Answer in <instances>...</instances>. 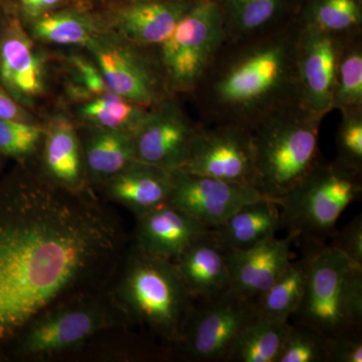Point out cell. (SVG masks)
<instances>
[{
    "label": "cell",
    "mask_w": 362,
    "mask_h": 362,
    "mask_svg": "<svg viewBox=\"0 0 362 362\" xmlns=\"http://www.w3.org/2000/svg\"><path fill=\"white\" fill-rule=\"evenodd\" d=\"M127 235L92 192L42 180L0 187V361L35 317L110 282Z\"/></svg>",
    "instance_id": "6da1fadb"
},
{
    "label": "cell",
    "mask_w": 362,
    "mask_h": 362,
    "mask_svg": "<svg viewBox=\"0 0 362 362\" xmlns=\"http://www.w3.org/2000/svg\"><path fill=\"white\" fill-rule=\"evenodd\" d=\"M299 16L256 37L228 40L192 96L202 124L250 129L269 112L299 102L296 44Z\"/></svg>",
    "instance_id": "7a4b0ae2"
},
{
    "label": "cell",
    "mask_w": 362,
    "mask_h": 362,
    "mask_svg": "<svg viewBox=\"0 0 362 362\" xmlns=\"http://www.w3.org/2000/svg\"><path fill=\"white\" fill-rule=\"evenodd\" d=\"M130 328L139 327L158 340L173 357L197 298L183 282L175 264L126 246L107 286Z\"/></svg>",
    "instance_id": "3957f363"
},
{
    "label": "cell",
    "mask_w": 362,
    "mask_h": 362,
    "mask_svg": "<svg viewBox=\"0 0 362 362\" xmlns=\"http://www.w3.org/2000/svg\"><path fill=\"white\" fill-rule=\"evenodd\" d=\"M322 119L295 102L269 112L252 124L254 187L264 197L279 202L321 161Z\"/></svg>",
    "instance_id": "277c9868"
},
{
    "label": "cell",
    "mask_w": 362,
    "mask_h": 362,
    "mask_svg": "<svg viewBox=\"0 0 362 362\" xmlns=\"http://www.w3.org/2000/svg\"><path fill=\"white\" fill-rule=\"evenodd\" d=\"M130 328L107 287L74 295L28 324L6 361H49L73 356L105 331Z\"/></svg>",
    "instance_id": "5b68a950"
},
{
    "label": "cell",
    "mask_w": 362,
    "mask_h": 362,
    "mask_svg": "<svg viewBox=\"0 0 362 362\" xmlns=\"http://www.w3.org/2000/svg\"><path fill=\"white\" fill-rule=\"evenodd\" d=\"M308 252V277L292 323L327 337L362 329V266L325 244H303Z\"/></svg>",
    "instance_id": "8992f818"
},
{
    "label": "cell",
    "mask_w": 362,
    "mask_h": 362,
    "mask_svg": "<svg viewBox=\"0 0 362 362\" xmlns=\"http://www.w3.org/2000/svg\"><path fill=\"white\" fill-rule=\"evenodd\" d=\"M361 175L335 159L319 162L279 201L283 228L303 244H325L343 211L361 197Z\"/></svg>",
    "instance_id": "52a82bcc"
},
{
    "label": "cell",
    "mask_w": 362,
    "mask_h": 362,
    "mask_svg": "<svg viewBox=\"0 0 362 362\" xmlns=\"http://www.w3.org/2000/svg\"><path fill=\"white\" fill-rule=\"evenodd\" d=\"M218 0H195L159 47L168 89L192 94L226 42Z\"/></svg>",
    "instance_id": "ba28073f"
},
{
    "label": "cell",
    "mask_w": 362,
    "mask_h": 362,
    "mask_svg": "<svg viewBox=\"0 0 362 362\" xmlns=\"http://www.w3.org/2000/svg\"><path fill=\"white\" fill-rule=\"evenodd\" d=\"M256 314L254 303L228 290L197 300L173 357L187 362H226L233 344Z\"/></svg>",
    "instance_id": "9c48e42d"
},
{
    "label": "cell",
    "mask_w": 362,
    "mask_h": 362,
    "mask_svg": "<svg viewBox=\"0 0 362 362\" xmlns=\"http://www.w3.org/2000/svg\"><path fill=\"white\" fill-rule=\"evenodd\" d=\"M180 170L255 187L251 131L230 124H199Z\"/></svg>",
    "instance_id": "30bf717a"
},
{
    "label": "cell",
    "mask_w": 362,
    "mask_h": 362,
    "mask_svg": "<svg viewBox=\"0 0 362 362\" xmlns=\"http://www.w3.org/2000/svg\"><path fill=\"white\" fill-rule=\"evenodd\" d=\"M299 21L296 44L299 103L324 118L332 111L338 59L350 35L323 32L300 18Z\"/></svg>",
    "instance_id": "8fae6325"
},
{
    "label": "cell",
    "mask_w": 362,
    "mask_h": 362,
    "mask_svg": "<svg viewBox=\"0 0 362 362\" xmlns=\"http://www.w3.org/2000/svg\"><path fill=\"white\" fill-rule=\"evenodd\" d=\"M173 185L168 202L206 228H216L240 206L263 199L251 185L173 171Z\"/></svg>",
    "instance_id": "7c38bea8"
},
{
    "label": "cell",
    "mask_w": 362,
    "mask_h": 362,
    "mask_svg": "<svg viewBox=\"0 0 362 362\" xmlns=\"http://www.w3.org/2000/svg\"><path fill=\"white\" fill-rule=\"evenodd\" d=\"M156 107L133 135L136 159L177 170L187 161L199 125L190 122L171 102L162 101Z\"/></svg>",
    "instance_id": "4fadbf2b"
},
{
    "label": "cell",
    "mask_w": 362,
    "mask_h": 362,
    "mask_svg": "<svg viewBox=\"0 0 362 362\" xmlns=\"http://www.w3.org/2000/svg\"><path fill=\"white\" fill-rule=\"evenodd\" d=\"M100 70L112 94L142 107H154L165 99V80L142 54L123 47L106 45L96 49Z\"/></svg>",
    "instance_id": "5bb4252c"
},
{
    "label": "cell",
    "mask_w": 362,
    "mask_h": 362,
    "mask_svg": "<svg viewBox=\"0 0 362 362\" xmlns=\"http://www.w3.org/2000/svg\"><path fill=\"white\" fill-rule=\"evenodd\" d=\"M298 240L295 233L283 239L277 235L246 250H226L230 288L240 296L254 301L285 271L291 258V247Z\"/></svg>",
    "instance_id": "9a60e30c"
},
{
    "label": "cell",
    "mask_w": 362,
    "mask_h": 362,
    "mask_svg": "<svg viewBox=\"0 0 362 362\" xmlns=\"http://www.w3.org/2000/svg\"><path fill=\"white\" fill-rule=\"evenodd\" d=\"M135 218L132 242L143 251L171 262L209 230L168 202L136 214Z\"/></svg>",
    "instance_id": "2e32d148"
},
{
    "label": "cell",
    "mask_w": 362,
    "mask_h": 362,
    "mask_svg": "<svg viewBox=\"0 0 362 362\" xmlns=\"http://www.w3.org/2000/svg\"><path fill=\"white\" fill-rule=\"evenodd\" d=\"M173 263L197 300L218 296L230 288L226 250L214 238L211 228Z\"/></svg>",
    "instance_id": "e0dca14e"
},
{
    "label": "cell",
    "mask_w": 362,
    "mask_h": 362,
    "mask_svg": "<svg viewBox=\"0 0 362 362\" xmlns=\"http://www.w3.org/2000/svg\"><path fill=\"white\" fill-rule=\"evenodd\" d=\"M103 185L107 199L136 216L168 201L173 185V171L136 160Z\"/></svg>",
    "instance_id": "ac0fdd59"
},
{
    "label": "cell",
    "mask_w": 362,
    "mask_h": 362,
    "mask_svg": "<svg viewBox=\"0 0 362 362\" xmlns=\"http://www.w3.org/2000/svg\"><path fill=\"white\" fill-rule=\"evenodd\" d=\"M283 228L278 202L259 199L240 206L221 225L211 228L226 250H246L277 235Z\"/></svg>",
    "instance_id": "d6986e66"
},
{
    "label": "cell",
    "mask_w": 362,
    "mask_h": 362,
    "mask_svg": "<svg viewBox=\"0 0 362 362\" xmlns=\"http://www.w3.org/2000/svg\"><path fill=\"white\" fill-rule=\"evenodd\" d=\"M195 0H145L124 9L119 26L125 37L139 45L153 47L173 35Z\"/></svg>",
    "instance_id": "ffe728a7"
},
{
    "label": "cell",
    "mask_w": 362,
    "mask_h": 362,
    "mask_svg": "<svg viewBox=\"0 0 362 362\" xmlns=\"http://www.w3.org/2000/svg\"><path fill=\"white\" fill-rule=\"evenodd\" d=\"M228 40L256 37L297 16L290 0H218Z\"/></svg>",
    "instance_id": "44dd1931"
},
{
    "label": "cell",
    "mask_w": 362,
    "mask_h": 362,
    "mask_svg": "<svg viewBox=\"0 0 362 362\" xmlns=\"http://www.w3.org/2000/svg\"><path fill=\"white\" fill-rule=\"evenodd\" d=\"M44 165L45 180L52 185L70 192H87L84 153L69 124H58L45 136Z\"/></svg>",
    "instance_id": "7402d4cb"
},
{
    "label": "cell",
    "mask_w": 362,
    "mask_h": 362,
    "mask_svg": "<svg viewBox=\"0 0 362 362\" xmlns=\"http://www.w3.org/2000/svg\"><path fill=\"white\" fill-rule=\"evenodd\" d=\"M0 76L18 98L35 96L42 89V65L20 25L11 26L0 42Z\"/></svg>",
    "instance_id": "603a6c76"
},
{
    "label": "cell",
    "mask_w": 362,
    "mask_h": 362,
    "mask_svg": "<svg viewBox=\"0 0 362 362\" xmlns=\"http://www.w3.org/2000/svg\"><path fill=\"white\" fill-rule=\"evenodd\" d=\"M84 160L88 175L104 183L137 160L133 135L120 130L97 132L86 142Z\"/></svg>",
    "instance_id": "cb8c5ba5"
},
{
    "label": "cell",
    "mask_w": 362,
    "mask_h": 362,
    "mask_svg": "<svg viewBox=\"0 0 362 362\" xmlns=\"http://www.w3.org/2000/svg\"><path fill=\"white\" fill-rule=\"evenodd\" d=\"M289 320L255 314L238 337L226 362H277Z\"/></svg>",
    "instance_id": "d4e9b609"
},
{
    "label": "cell",
    "mask_w": 362,
    "mask_h": 362,
    "mask_svg": "<svg viewBox=\"0 0 362 362\" xmlns=\"http://www.w3.org/2000/svg\"><path fill=\"white\" fill-rule=\"evenodd\" d=\"M308 267V252L304 250L303 256L290 262L269 289L252 301L256 313L268 318L289 320L303 298Z\"/></svg>",
    "instance_id": "484cf974"
},
{
    "label": "cell",
    "mask_w": 362,
    "mask_h": 362,
    "mask_svg": "<svg viewBox=\"0 0 362 362\" xmlns=\"http://www.w3.org/2000/svg\"><path fill=\"white\" fill-rule=\"evenodd\" d=\"M298 16L307 25L334 35L362 32L361 0H302Z\"/></svg>",
    "instance_id": "4316f807"
},
{
    "label": "cell",
    "mask_w": 362,
    "mask_h": 362,
    "mask_svg": "<svg viewBox=\"0 0 362 362\" xmlns=\"http://www.w3.org/2000/svg\"><path fill=\"white\" fill-rule=\"evenodd\" d=\"M362 110V32L345 40L338 59L332 110Z\"/></svg>",
    "instance_id": "83f0119b"
},
{
    "label": "cell",
    "mask_w": 362,
    "mask_h": 362,
    "mask_svg": "<svg viewBox=\"0 0 362 362\" xmlns=\"http://www.w3.org/2000/svg\"><path fill=\"white\" fill-rule=\"evenodd\" d=\"M141 107L122 97L106 93L86 105L83 113L105 129L125 131L134 135L149 113Z\"/></svg>",
    "instance_id": "f1b7e54d"
},
{
    "label": "cell",
    "mask_w": 362,
    "mask_h": 362,
    "mask_svg": "<svg viewBox=\"0 0 362 362\" xmlns=\"http://www.w3.org/2000/svg\"><path fill=\"white\" fill-rule=\"evenodd\" d=\"M328 337L301 324L290 323L277 362H328Z\"/></svg>",
    "instance_id": "f546056e"
},
{
    "label": "cell",
    "mask_w": 362,
    "mask_h": 362,
    "mask_svg": "<svg viewBox=\"0 0 362 362\" xmlns=\"http://www.w3.org/2000/svg\"><path fill=\"white\" fill-rule=\"evenodd\" d=\"M35 33L40 37L59 45H83L90 39V28L80 16L59 13L37 21Z\"/></svg>",
    "instance_id": "4dcf8cb0"
},
{
    "label": "cell",
    "mask_w": 362,
    "mask_h": 362,
    "mask_svg": "<svg viewBox=\"0 0 362 362\" xmlns=\"http://www.w3.org/2000/svg\"><path fill=\"white\" fill-rule=\"evenodd\" d=\"M44 129L25 121L0 118V154L26 157L39 147Z\"/></svg>",
    "instance_id": "1f68e13d"
},
{
    "label": "cell",
    "mask_w": 362,
    "mask_h": 362,
    "mask_svg": "<svg viewBox=\"0 0 362 362\" xmlns=\"http://www.w3.org/2000/svg\"><path fill=\"white\" fill-rule=\"evenodd\" d=\"M335 160L362 173V110L342 114L337 136Z\"/></svg>",
    "instance_id": "d6a6232c"
},
{
    "label": "cell",
    "mask_w": 362,
    "mask_h": 362,
    "mask_svg": "<svg viewBox=\"0 0 362 362\" xmlns=\"http://www.w3.org/2000/svg\"><path fill=\"white\" fill-rule=\"evenodd\" d=\"M331 246L339 250L356 265L362 266V216H356L340 232H333Z\"/></svg>",
    "instance_id": "836d02e7"
},
{
    "label": "cell",
    "mask_w": 362,
    "mask_h": 362,
    "mask_svg": "<svg viewBox=\"0 0 362 362\" xmlns=\"http://www.w3.org/2000/svg\"><path fill=\"white\" fill-rule=\"evenodd\" d=\"M328 362H362L361 332L328 337Z\"/></svg>",
    "instance_id": "e575fe53"
},
{
    "label": "cell",
    "mask_w": 362,
    "mask_h": 362,
    "mask_svg": "<svg viewBox=\"0 0 362 362\" xmlns=\"http://www.w3.org/2000/svg\"><path fill=\"white\" fill-rule=\"evenodd\" d=\"M75 63L76 66L78 68V74L82 77L83 83H84L86 88L90 93L97 95L110 93L103 77H102L101 73H99L94 66L89 65V64L86 63L82 59H75Z\"/></svg>",
    "instance_id": "d590c367"
},
{
    "label": "cell",
    "mask_w": 362,
    "mask_h": 362,
    "mask_svg": "<svg viewBox=\"0 0 362 362\" xmlns=\"http://www.w3.org/2000/svg\"><path fill=\"white\" fill-rule=\"evenodd\" d=\"M0 118L23 121L25 116L13 100L0 90Z\"/></svg>",
    "instance_id": "8d00e7d4"
},
{
    "label": "cell",
    "mask_w": 362,
    "mask_h": 362,
    "mask_svg": "<svg viewBox=\"0 0 362 362\" xmlns=\"http://www.w3.org/2000/svg\"><path fill=\"white\" fill-rule=\"evenodd\" d=\"M21 1L28 11H32V13H39L45 8L54 6V4H58L59 0H21Z\"/></svg>",
    "instance_id": "74e56055"
},
{
    "label": "cell",
    "mask_w": 362,
    "mask_h": 362,
    "mask_svg": "<svg viewBox=\"0 0 362 362\" xmlns=\"http://www.w3.org/2000/svg\"><path fill=\"white\" fill-rule=\"evenodd\" d=\"M290 1L293 2L295 6L299 7L300 4H301L302 0H290Z\"/></svg>",
    "instance_id": "f35d334b"
}]
</instances>
